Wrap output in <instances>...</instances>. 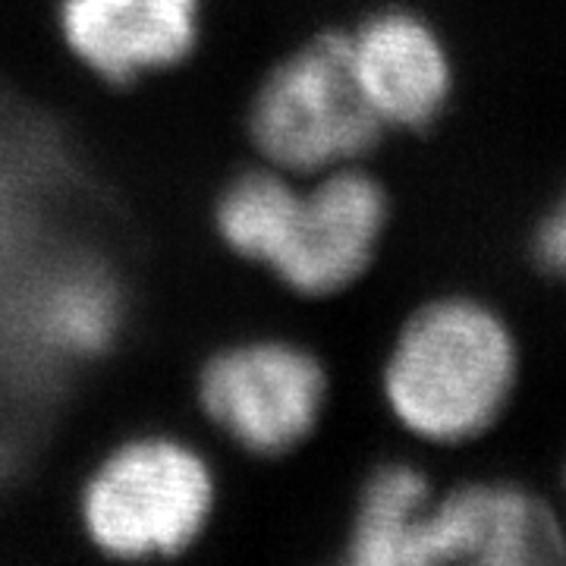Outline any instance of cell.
<instances>
[{
  "label": "cell",
  "instance_id": "obj_1",
  "mask_svg": "<svg viewBox=\"0 0 566 566\" xmlns=\"http://www.w3.org/2000/svg\"><path fill=\"white\" fill-rule=\"evenodd\" d=\"M516 381L506 324L472 300H441L416 312L385 368L394 416L419 438L453 444L501 416Z\"/></svg>",
  "mask_w": 566,
  "mask_h": 566
},
{
  "label": "cell",
  "instance_id": "obj_10",
  "mask_svg": "<svg viewBox=\"0 0 566 566\" xmlns=\"http://www.w3.org/2000/svg\"><path fill=\"white\" fill-rule=\"evenodd\" d=\"M535 252H538V262L545 264L551 274L566 281V196L554 205V211L542 223Z\"/></svg>",
  "mask_w": 566,
  "mask_h": 566
},
{
  "label": "cell",
  "instance_id": "obj_6",
  "mask_svg": "<svg viewBox=\"0 0 566 566\" xmlns=\"http://www.w3.org/2000/svg\"><path fill=\"white\" fill-rule=\"evenodd\" d=\"M385 223L381 182L353 167H331L308 189H300L274 274L308 296L334 293L363 274Z\"/></svg>",
  "mask_w": 566,
  "mask_h": 566
},
{
  "label": "cell",
  "instance_id": "obj_3",
  "mask_svg": "<svg viewBox=\"0 0 566 566\" xmlns=\"http://www.w3.org/2000/svg\"><path fill=\"white\" fill-rule=\"evenodd\" d=\"M381 120L353 76L344 32L308 41L264 80L252 104V139L283 174H324L359 158Z\"/></svg>",
  "mask_w": 566,
  "mask_h": 566
},
{
  "label": "cell",
  "instance_id": "obj_5",
  "mask_svg": "<svg viewBox=\"0 0 566 566\" xmlns=\"http://www.w3.org/2000/svg\"><path fill=\"white\" fill-rule=\"evenodd\" d=\"M205 412L252 453H283L318 422L324 371L305 349L274 340L214 356L199 385Z\"/></svg>",
  "mask_w": 566,
  "mask_h": 566
},
{
  "label": "cell",
  "instance_id": "obj_8",
  "mask_svg": "<svg viewBox=\"0 0 566 566\" xmlns=\"http://www.w3.org/2000/svg\"><path fill=\"white\" fill-rule=\"evenodd\" d=\"M349 44L353 76L375 117L416 129L431 123L450 92V63L444 44L419 17L387 10L365 20Z\"/></svg>",
  "mask_w": 566,
  "mask_h": 566
},
{
  "label": "cell",
  "instance_id": "obj_7",
  "mask_svg": "<svg viewBox=\"0 0 566 566\" xmlns=\"http://www.w3.org/2000/svg\"><path fill=\"white\" fill-rule=\"evenodd\" d=\"M70 51L107 82L180 63L199 35V0H63Z\"/></svg>",
  "mask_w": 566,
  "mask_h": 566
},
{
  "label": "cell",
  "instance_id": "obj_4",
  "mask_svg": "<svg viewBox=\"0 0 566 566\" xmlns=\"http://www.w3.org/2000/svg\"><path fill=\"white\" fill-rule=\"evenodd\" d=\"M566 538L554 513L516 485H469L444 501L431 494L412 510L394 551V566L551 564Z\"/></svg>",
  "mask_w": 566,
  "mask_h": 566
},
{
  "label": "cell",
  "instance_id": "obj_9",
  "mask_svg": "<svg viewBox=\"0 0 566 566\" xmlns=\"http://www.w3.org/2000/svg\"><path fill=\"white\" fill-rule=\"evenodd\" d=\"M300 186L283 170H252L243 174L218 202V230L223 243L243 259L268 264L281 262L286 230L296 208Z\"/></svg>",
  "mask_w": 566,
  "mask_h": 566
},
{
  "label": "cell",
  "instance_id": "obj_2",
  "mask_svg": "<svg viewBox=\"0 0 566 566\" xmlns=\"http://www.w3.org/2000/svg\"><path fill=\"white\" fill-rule=\"evenodd\" d=\"M214 479L192 447L139 438L117 447L82 491V523L111 557H167L211 520Z\"/></svg>",
  "mask_w": 566,
  "mask_h": 566
}]
</instances>
